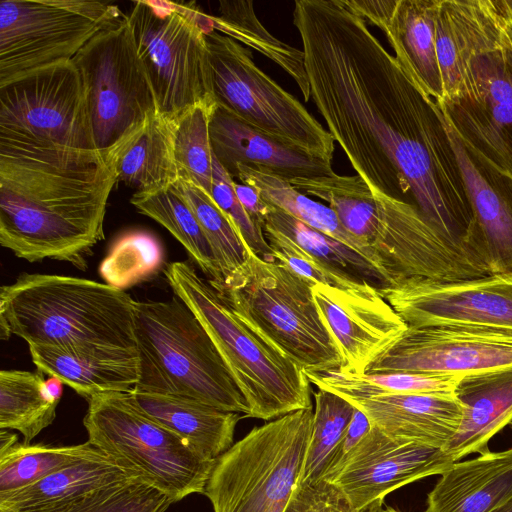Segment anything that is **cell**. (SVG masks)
I'll return each instance as SVG.
<instances>
[{"label": "cell", "instance_id": "cell-39", "mask_svg": "<svg viewBox=\"0 0 512 512\" xmlns=\"http://www.w3.org/2000/svg\"><path fill=\"white\" fill-rule=\"evenodd\" d=\"M163 258V248L153 235L133 231L116 240L102 260L99 273L105 284L124 290L154 275Z\"/></svg>", "mask_w": 512, "mask_h": 512}, {"label": "cell", "instance_id": "cell-43", "mask_svg": "<svg viewBox=\"0 0 512 512\" xmlns=\"http://www.w3.org/2000/svg\"><path fill=\"white\" fill-rule=\"evenodd\" d=\"M436 53L443 100L456 93L461 78V39L451 0H440L436 20Z\"/></svg>", "mask_w": 512, "mask_h": 512}, {"label": "cell", "instance_id": "cell-10", "mask_svg": "<svg viewBox=\"0 0 512 512\" xmlns=\"http://www.w3.org/2000/svg\"><path fill=\"white\" fill-rule=\"evenodd\" d=\"M157 110L175 121L197 105L216 106L200 10L165 1H135L126 15Z\"/></svg>", "mask_w": 512, "mask_h": 512}, {"label": "cell", "instance_id": "cell-48", "mask_svg": "<svg viewBox=\"0 0 512 512\" xmlns=\"http://www.w3.org/2000/svg\"><path fill=\"white\" fill-rule=\"evenodd\" d=\"M500 10L501 34L506 47L512 52V16L506 9L503 0L497 1Z\"/></svg>", "mask_w": 512, "mask_h": 512}, {"label": "cell", "instance_id": "cell-23", "mask_svg": "<svg viewBox=\"0 0 512 512\" xmlns=\"http://www.w3.org/2000/svg\"><path fill=\"white\" fill-rule=\"evenodd\" d=\"M512 499V448L457 461L440 474L425 512H494Z\"/></svg>", "mask_w": 512, "mask_h": 512}, {"label": "cell", "instance_id": "cell-22", "mask_svg": "<svg viewBox=\"0 0 512 512\" xmlns=\"http://www.w3.org/2000/svg\"><path fill=\"white\" fill-rule=\"evenodd\" d=\"M29 352L38 371L87 400L104 392H132L140 379L138 350L29 346Z\"/></svg>", "mask_w": 512, "mask_h": 512}, {"label": "cell", "instance_id": "cell-6", "mask_svg": "<svg viewBox=\"0 0 512 512\" xmlns=\"http://www.w3.org/2000/svg\"><path fill=\"white\" fill-rule=\"evenodd\" d=\"M136 338L140 379L133 391L183 396L249 417L231 371L180 298L136 301Z\"/></svg>", "mask_w": 512, "mask_h": 512}, {"label": "cell", "instance_id": "cell-33", "mask_svg": "<svg viewBox=\"0 0 512 512\" xmlns=\"http://www.w3.org/2000/svg\"><path fill=\"white\" fill-rule=\"evenodd\" d=\"M101 453L88 441L67 446L16 442L0 450V492L30 485L72 463Z\"/></svg>", "mask_w": 512, "mask_h": 512}, {"label": "cell", "instance_id": "cell-13", "mask_svg": "<svg viewBox=\"0 0 512 512\" xmlns=\"http://www.w3.org/2000/svg\"><path fill=\"white\" fill-rule=\"evenodd\" d=\"M72 61L82 78L95 145L107 157L158 111L126 15L94 36Z\"/></svg>", "mask_w": 512, "mask_h": 512}, {"label": "cell", "instance_id": "cell-14", "mask_svg": "<svg viewBox=\"0 0 512 512\" xmlns=\"http://www.w3.org/2000/svg\"><path fill=\"white\" fill-rule=\"evenodd\" d=\"M0 141L98 150L82 78L72 60L0 84Z\"/></svg>", "mask_w": 512, "mask_h": 512}, {"label": "cell", "instance_id": "cell-34", "mask_svg": "<svg viewBox=\"0 0 512 512\" xmlns=\"http://www.w3.org/2000/svg\"><path fill=\"white\" fill-rule=\"evenodd\" d=\"M291 185L306 195L327 202L343 227L358 240L376 217L374 194L359 175L298 178Z\"/></svg>", "mask_w": 512, "mask_h": 512}, {"label": "cell", "instance_id": "cell-8", "mask_svg": "<svg viewBox=\"0 0 512 512\" xmlns=\"http://www.w3.org/2000/svg\"><path fill=\"white\" fill-rule=\"evenodd\" d=\"M88 442L166 494L172 503L204 493L215 463L145 413L131 392H104L88 400Z\"/></svg>", "mask_w": 512, "mask_h": 512}, {"label": "cell", "instance_id": "cell-36", "mask_svg": "<svg viewBox=\"0 0 512 512\" xmlns=\"http://www.w3.org/2000/svg\"><path fill=\"white\" fill-rule=\"evenodd\" d=\"M173 187L194 212L214 251L225 281L245 263L249 248L230 219L207 192L184 176H179Z\"/></svg>", "mask_w": 512, "mask_h": 512}, {"label": "cell", "instance_id": "cell-50", "mask_svg": "<svg viewBox=\"0 0 512 512\" xmlns=\"http://www.w3.org/2000/svg\"><path fill=\"white\" fill-rule=\"evenodd\" d=\"M18 442V436L15 433L9 432L7 429L0 431V450L6 449L11 445Z\"/></svg>", "mask_w": 512, "mask_h": 512}, {"label": "cell", "instance_id": "cell-20", "mask_svg": "<svg viewBox=\"0 0 512 512\" xmlns=\"http://www.w3.org/2000/svg\"><path fill=\"white\" fill-rule=\"evenodd\" d=\"M210 138L216 159L231 177L240 164L290 183L336 174L331 161L265 134L219 106L211 115Z\"/></svg>", "mask_w": 512, "mask_h": 512}, {"label": "cell", "instance_id": "cell-29", "mask_svg": "<svg viewBox=\"0 0 512 512\" xmlns=\"http://www.w3.org/2000/svg\"><path fill=\"white\" fill-rule=\"evenodd\" d=\"M130 202L142 214L166 228L186 249L211 284H224L220 266L194 212L173 185L151 191H136Z\"/></svg>", "mask_w": 512, "mask_h": 512}, {"label": "cell", "instance_id": "cell-28", "mask_svg": "<svg viewBox=\"0 0 512 512\" xmlns=\"http://www.w3.org/2000/svg\"><path fill=\"white\" fill-rule=\"evenodd\" d=\"M174 126V121L155 111L109 153L106 158L114 165L117 182L136 191L173 185L179 178Z\"/></svg>", "mask_w": 512, "mask_h": 512}, {"label": "cell", "instance_id": "cell-19", "mask_svg": "<svg viewBox=\"0 0 512 512\" xmlns=\"http://www.w3.org/2000/svg\"><path fill=\"white\" fill-rule=\"evenodd\" d=\"M443 120L490 273L512 272V177L468 147L444 115Z\"/></svg>", "mask_w": 512, "mask_h": 512}, {"label": "cell", "instance_id": "cell-1", "mask_svg": "<svg viewBox=\"0 0 512 512\" xmlns=\"http://www.w3.org/2000/svg\"><path fill=\"white\" fill-rule=\"evenodd\" d=\"M310 98L370 189L414 205L472 261L478 236L442 112L345 0H297Z\"/></svg>", "mask_w": 512, "mask_h": 512}, {"label": "cell", "instance_id": "cell-11", "mask_svg": "<svg viewBox=\"0 0 512 512\" xmlns=\"http://www.w3.org/2000/svg\"><path fill=\"white\" fill-rule=\"evenodd\" d=\"M206 37L217 106L265 134L332 162L331 134L255 64L248 48L212 27Z\"/></svg>", "mask_w": 512, "mask_h": 512}, {"label": "cell", "instance_id": "cell-9", "mask_svg": "<svg viewBox=\"0 0 512 512\" xmlns=\"http://www.w3.org/2000/svg\"><path fill=\"white\" fill-rule=\"evenodd\" d=\"M312 422V407L286 414L219 456L203 493L213 512H284L300 480Z\"/></svg>", "mask_w": 512, "mask_h": 512}, {"label": "cell", "instance_id": "cell-17", "mask_svg": "<svg viewBox=\"0 0 512 512\" xmlns=\"http://www.w3.org/2000/svg\"><path fill=\"white\" fill-rule=\"evenodd\" d=\"M312 292L343 358L344 371L365 373L408 327L378 288L366 280L345 288L315 284Z\"/></svg>", "mask_w": 512, "mask_h": 512}, {"label": "cell", "instance_id": "cell-24", "mask_svg": "<svg viewBox=\"0 0 512 512\" xmlns=\"http://www.w3.org/2000/svg\"><path fill=\"white\" fill-rule=\"evenodd\" d=\"M455 396L463 405V418L443 449L453 463L488 452L491 438L512 421V367L463 376Z\"/></svg>", "mask_w": 512, "mask_h": 512}, {"label": "cell", "instance_id": "cell-5", "mask_svg": "<svg viewBox=\"0 0 512 512\" xmlns=\"http://www.w3.org/2000/svg\"><path fill=\"white\" fill-rule=\"evenodd\" d=\"M163 272L231 371L250 407L249 417L271 421L312 407L305 371L243 320L208 279L183 261L169 263Z\"/></svg>", "mask_w": 512, "mask_h": 512}, {"label": "cell", "instance_id": "cell-51", "mask_svg": "<svg viewBox=\"0 0 512 512\" xmlns=\"http://www.w3.org/2000/svg\"><path fill=\"white\" fill-rule=\"evenodd\" d=\"M358 512H395L391 507H384L383 500H376L366 508Z\"/></svg>", "mask_w": 512, "mask_h": 512}, {"label": "cell", "instance_id": "cell-15", "mask_svg": "<svg viewBox=\"0 0 512 512\" xmlns=\"http://www.w3.org/2000/svg\"><path fill=\"white\" fill-rule=\"evenodd\" d=\"M378 291L409 327L476 326L512 331V272L456 281L411 277Z\"/></svg>", "mask_w": 512, "mask_h": 512}, {"label": "cell", "instance_id": "cell-46", "mask_svg": "<svg viewBox=\"0 0 512 512\" xmlns=\"http://www.w3.org/2000/svg\"><path fill=\"white\" fill-rule=\"evenodd\" d=\"M345 2L353 13L382 30L392 18L398 0H345Z\"/></svg>", "mask_w": 512, "mask_h": 512}, {"label": "cell", "instance_id": "cell-35", "mask_svg": "<svg viewBox=\"0 0 512 512\" xmlns=\"http://www.w3.org/2000/svg\"><path fill=\"white\" fill-rule=\"evenodd\" d=\"M314 398L312 428L298 485L321 479L356 411L350 401L329 390L318 389Z\"/></svg>", "mask_w": 512, "mask_h": 512}, {"label": "cell", "instance_id": "cell-4", "mask_svg": "<svg viewBox=\"0 0 512 512\" xmlns=\"http://www.w3.org/2000/svg\"><path fill=\"white\" fill-rule=\"evenodd\" d=\"M461 39L456 93L435 101L461 140L512 177V52L493 0H451Z\"/></svg>", "mask_w": 512, "mask_h": 512}, {"label": "cell", "instance_id": "cell-18", "mask_svg": "<svg viewBox=\"0 0 512 512\" xmlns=\"http://www.w3.org/2000/svg\"><path fill=\"white\" fill-rule=\"evenodd\" d=\"M451 464L443 449L392 438L371 424L333 483L358 512L409 483L440 475Z\"/></svg>", "mask_w": 512, "mask_h": 512}, {"label": "cell", "instance_id": "cell-44", "mask_svg": "<svg viewBox=\"0 0 512 512\" xmlns=\"http://www.w3.org/2000/svg\"><path fill=\"white\" fill-rule=\"evenodd\" d=\"M284 512H356L342 491L332 482L320 479L299 484Z\"/></svg>", "mask_w": 512, "mask_h": 512}, {"label": "cell", "instance_id": "cell-12", "mask_svg": "<svg viewBox=\"0 0 512 512\" xmlns=\"http://www.w3.org/2000/svg\"><path fill=\"white\" fill-rule=\"evenodd\" d=\"M119 7L83 0L0 2V84L70 61L98 33L122 20Z\"/></svg>", "mask_w": 512, "mask_h": 512}, {"label": "cell", "instance_id": "cell-32", "mask_svg": "<svg viewBox=\"0 0 512 512\" xmlns=\"http://www.w3.org/2000/svg\"><path fill=\"white\" fill-rule=\"evenodd\" d=\"M45 381L40 371H0V429L18 431L26 444L56 418L59 401L47 396Z\"/></svg>", "mask_w": 512, "mask_h": 512}, {"label": "cell", "instance_id": "cell-31", "mask_svg": "<svg viewBox=\"0 0 512 512\" xmlns=\"http://www.w3.org/2000/svg\"><path fill=\"white\" fill-rule=\"evenodd\" d=\"M218 10V17L210 16L211 27L275 62L293 78L307 102L310 90L303 51L270 34L258 20L251 1H221Z\"/></svg>", "mask_w": 512, "mask_h": 512}, {"label": "cell", "instance_id": "cell-37", "mask_svg": "<svg viewBox=\"0 0 512 512\" xmlns=\"http://www.w3.org/2000/svg\"><path fill=\"white\" fill-rule=\"evenodd\" d=\"M216 106L197 105L174 121V156L179 176L186 177L210 196L214 160L210 119Z\"/></svg>", "mask_w": 512, "mask_h": 512}, {"label": "cell", "instance_id": "cell-21", "mask_svg": "<svg viewBox=\"0 0 512 512\" xmlns=\"http://www.w3.org/2000/svg\"><path fill=\"white\" fill-rule=\"evenodd\" d=\"M386 435L444 449L459 430L463 405L455 395L377 394L345 398Z\"/></svg>", "mask_w": 512, "mask_h": 512}, {"label": "cell", "instance_id": "cell-2", "mask_svg": "<svg viewBox=\"0 0 512 512\" xmlns=\"http://www.w3.org/2000/svg\"><path fill=\"white\" fill-rule=\"evenodd\" d=\"M117 182L98 150L0 141V244L28 262L53 259L80 270L104 239Z\"/></svg>", "mask_w": 512, "mask_h": 512}, {"label": "cell", "instance_id": "cell-42", "mask_svg": "<svg viewBox=\"0 0 512 512\" xmlns=\"http://www.w3.org/2000/svg\"><path fill=\"white\" fill-rule=\"evenodd\" d=\"M234 179L222 167L214 155L211 197L230 219L247 247L266 261H275L264 232L257 227L239 202L234 188Z\"/></svg>", "mask_w": 512, "mask_h": 512}, {"label": "cell", "instance_id": "cell-41", "mask_svg": "<svg viewBox=\"0 0 512 512\" xmlns=\"http://www.w3.org/2000/svg\"><path fill=\"white\" fill-rule=\"evenodd\" d=\"M263 232L274 260L284 264L313 285L322 284L345 288L365 280L312 255L293 240L269 226L264 225Z\"/></svg>", "mask_w": 512, "mask_h": 512}, {"label": "cell", "instance_id": "cell-55", "mask_svg": "<svg viewBox=\"0 0 512 512\" xmlns=\"http://www.w3.org/2000/svg\"><path fill=\"white\" fill-rule=\"evenodd\" d=\"M395 512H399V511L395 510Z\"/></svg>", "mask_w": 512, "mask_h": 512}, {"label": "cell", "instance_id": "cell-27", "mask_svg": "<svg viewBox=\"0 0 512 512\" xmlns=\"http://www.w3.org/2000/svg\"><path fill=\"white\" fill-rule=\"evenodd\" d=\"M136 478L140 477L101 453L30 485L0 492V512H44L93 490Z\"/></svg>", "mask_w": 512, "mask_h": 512}, {"label": "cell", "instance_id": "cell-26", "mask_svg": "<svg viewBox=\"0 0 512 512\" xmlns=\"http://www.w3.org/2000/svg\"><path fill=\"white\" fill-rule=\"evenodd\" d=\"M131 394L145 413L208 459L216 460L234 444L241 414L183 396L136 391Z\"/></svg>", "mask_w": 512, "mask_h": 512}, {"label": "cell", "instance_id": "cell-53", "mask_svg": "<svg viewBox=\"0 0 512 512\" xmlns=\"http://www.w3.org/2000/svg\"><path fill=\"white\" fill-rule=\"evenodd\" d=\"M503 3L508 12L510 13V15L512 16V0H503Z\"/></svg>", "mask_w": 512, "mask_h": 512}, {"label": "cell", "instance_id": "cell-7", "mask_svg": "<svg viewBox=\"0 0 512 512\" xmlns=\"http://www.w3.org/2000/svg\"><path fill=\"white\" fill-rule=\"evenodd\" d=\"M312 286L284 264L263 260L249 249L245 263L218 291L305 373L341 369L343 358L318 312Z\"/></svg>", "mask_w": 512, "mask_h": 512}, {"label": "cell", "instance_id": "cell-40", "mask_svg": "<svg viewBox=\"0 0 512 512\" xmlns=\"http://www.w3.org/2000/svg\"><path fill=\"white\" fill-rule=\"evenodd\" d=\"M169 497L140 478L106 486L44 512H165Z\"/></svg>", "mask_w": 512, "mask_h": 512}, {"label": "cell", "instance_id": "cell-47", "mask_svg": "<svg viewBox=\"0 0 512 512\" xmlns=\"http://www.w3.org/2000/svg\"><path fill=\"white\" fill-rule=\"evenodd\" d=\"M233 188L248 216L257 227L263 230L265 219L271 209V205L261 197L260 193L255 188L249 185L239 184L234 181Z\"/></svg>", "mask_w": 512, "mask_h": 512}, {"label": "cell", "instance_id": "cell-30", "mask_svg": "<svg viewBox=\"0 0 512 512\" xmlns=\"http://www.w3.org/2000/svg\"><path fill=\"white\" fill-rule=\"evenodd\" d=\"M232 178L255 188L271 206L283 210L313 229L347 245L374 264L368 248L343 227L329 206L310 199L290 182L241 164L235 168Z\"/></svg>", "mask_w": 512, "mask_h": 512}, {"label": "cell", "instance_id": "cell-38", "mask_svg": "<svg viewBox=\"0 0 512 512\" xmlns=\"http://www.w3.org/2000/svg\"><path fill=\"white\" fill-rule=\"evenodd\" d=\"M264 225L279 231L307 252L333 266L365 280L376 279L382 286L387 285L383 274L362 254L313 229L283 210L271 206Z\"/></svg>", "mask_w": 512, "mask_h": 512}, {"label": "cell", "instance_id": "cell-3", "mask_svg": "<svg viewBox=\"0 0 512 512\" xmlns=\"http://www.w3.org/2000/svg\"><path fill=\"white\" fill-rule=\"evenodd\" d=\"M0 332L28 346L138 350L136 300L89 279L22 273L0 288Z\"/></svg>", "mask_w": 512, "mask_h": 512}, {"label": "cell", "instance_id": "cell-45", "mask_svg": "<svg viewBox=\"0 0 512 512\" xmlns=\"http://www.w3.org/2000/svg\"><path fill=\"white\" fill-rule=\"evenodd\" d=\"M371 428L368 417L358 408L348 429L331 455L321 479L334 482L340 475L351 454Z\"/></svg>", "mask_w": 512, "mask_h": 512}, {"label": "cell", "instance_id": "cell-54", "mask_svg": "<svg viewBox=\"0 0 512 512\" xmlns=\"http://www.w3.org/2000/svg\"><path fill=\"white\" fill-rule=\"evenodd\" d=\"M509 426H510V427H511V429H512V421L509 423Z\"/></svg>", "mask_w": 512, "mask_h": 512}, {"label": "cell", "instance_id": "cell-16", "mask_svg": "<svg viewBox=\"0 0 512 512\" xmlns=\"http://www.w3.org/2000/svg\"><path fill=\"white\" fill-rule=\"evenodd\" d=\"M509 367L512 331L476 326H408L365 373L469 375Z\"/></svg>", "mask_w": 512, "mask_h": 512}, {"label": "cell", "instance_id": "cell-25", "mask_svg": "<svg viewBox=\"0 0 512 512\" xmlns=\"http://www.w3.org/2000/svg\"><path fill=\"white\" fill-rule=\"evenodd\" d=\"M440 0H398L381 30L395 58L417 85L435 101L443 98L436 53V20Z\"/></svg>", "mask_w": 512, "mask_h": 512}, {"label": "cell", "instance_id": "cell-52", "mask_svg": "<svg viewBox=\"0 0 512 512\" xmlns=\"http://www.w3.org/2000/svg\"><path fill=\"white\" fill-rule=\"evenodd\" d=\"M494 512H512V499Z\"/></svg>", "mask_w": 512, "mask_h": 512}, {"label": "cell", "instance_id": "cell-49", "mask_svg": "<svg viewBox=\"0 0 512 512\" xmlns=\"http://www.w3.org/2000/svg\"><path fill=\"white\" fill-rule=\"evenodd\" d=\"M63 383L56 377L49 376L45 381V392L47 396L55 401H59L62 395Z\"/></svg>", "mask_w": 512, "mask_h": 512}]
</instances>
